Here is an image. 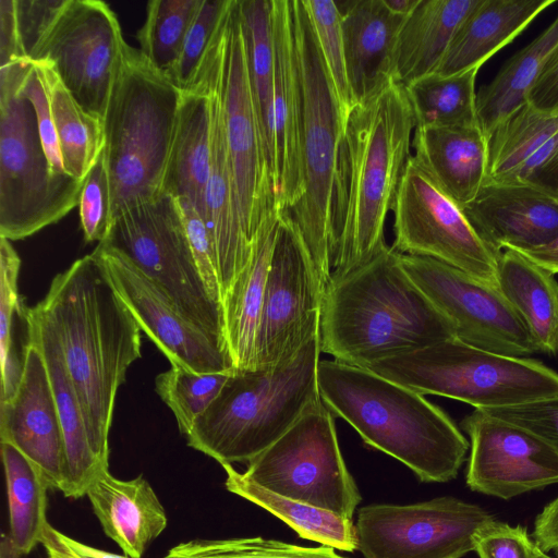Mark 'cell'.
<instances>
[{
  "label": "cell",
  "instance_id": "1",
  "mask_svg": "<svg viewBox=\"0 0 558 558\" xmlns=\"http://www.w3.org/2000/svg\"><path fill=\"white\" fill-rule=\"evenodd\" d=\"M54 332L90 447L108 466L116 396L141 357V328L92 252L56 275L34 306Z\"/></svg>",
  "mask_w": 558,
  "mask_h": 558
},
{
  "label": "cell",
  "instance_id": "2",
  "mask_svg": "<svg viewBox=\"0 0 558 558\" xmlns=\"http://www.w3.org/2000/svg\"><path fill=\"white\" fill-rule=\"evenodd\" d=\"M416 123L404 86L389 82L349 112L338 150L331 215V275L367 260L410 159Z\"/></svg>",
  "mask_w": 558,
  "mask_h": 558
},
{
  "label": "cell",
  "instance_id": "3",
  "mask_svg": "<svg viewBox=\"0 0 558 558\" xmlns=\"http://www.w3.org/2000/svg\"><path fill=\"white\" fill-rule=\"evenodd\" d=\"M456 337L451 323L384 242L364 263L330 276L323 294L320 351L368 368L380 361Z\"/></svg>",
  "mask_w": 558,
  "mask_h": 558
},
{
  "label": "cell",
  "instance_id": "4",
  "mask_svg": "<svg viewBox=\"0 0 558 558\" xmlns=\"http://www.w3.org/2000/svg\"><path fill=\"white\" fill-rule=\"evenodd\" d=\"M320 398L365 444L407 465L422 482L453 480L469 442L452 420L423 395L367 368L322 360Z\"/></svg>",
  "mask_w": 558,
  "mask_h": 558
},
{
  "label": "cell",
  "instance_id": "5",
  "mask_svg": "<svg viewBox=\"0 0 558 558\" xmlns=\"http://www.w3.org/2000/svg\"><path fill=\"white\" fill-rule=\"evenodd\" d=\"M319 333L292 359L271 368H234L186 435L187 445L221 465L250 462L320 399Z\"/></svg>",
  "mask_w": 558,
  "mask_h": 558
},
{
  "label": "cell",
  "instance_id": "6",
  "mask_svg": "<svg viewBox=\"0 0 558 558\" xmlns=\"http://www.w3.org/2000/svg\"><path fill=\"white\" fill-rule=\"evenodd\" d=\"M182 90L126 46L104 116L113 217L162 194Z\"/></svg>",
  "mask_w": 558,
  "mask_h": 558
},
{
  "label": "cell",
  "instance_id": "7",
  "mask_svg": "<svg viewBox=\"0 0 558 558\" xmlns=\"http://www.w3.org/2000/svg\"><path fill=\"white\" fill-rule=\"evenodd\" d=\"M293 16L301 84L304 194L288 214L326 287L331 275V215L345 117L303 0H293Z\"/></svg>",
  "mask_w": 558,
  "mask_h": 558
},
{
  "label": "cell",
  "instance_id": "8",
  "mask_svg": "<svg viewBox=\"0 0 558 558\" xmlns=\"http://www.w3.org/2000/svg\"><path fill=\"white\" fill-rule=\"evenodd\" d=\"M367 369L423 396L456 399L475 409L518 405L558 393V373L544 364L493 353L456 337Z\"/></svg>",
  "mask_w": 558,
  "mask_h": 558
},
{
  "label": "cell",
  "instance_id": "9",
  "mask_svg": "<svg viewBox=\"0 0 558 558\" xmlns=\"http://www.w3.org/2000/svg\"><path fill=\"white\" fill-rule=\"evenodd\" d=\"M102 243L122 253L189 319L227 345L223 308L202 279L178 198L162 193L122 209Z\"/></svg>",
  "mask_w": 558,
  "mask_h": 558
},
{
  "label": "cell",
  "instance_id": "10",
  "mask_svg": "<svg viewBox=\"0 0 558 558\" xmlns=\"http://www.w3.org/2000/svg\"><path fill=\"white\" fill-rule=\"evenodd\" d=\"M84 182L51 170L32 104L21 88L0 89V236L21 240L57 222L78 205Z\"/></svg>",
  "mask_w": 558,
  "mask_h": 558
},
{
  "label": "cell",
  "instance_id": "11",
  "mask_svg": "<svg viewBox=\"0 0 558 558\" xmlns=\"http://www.w3.org/2000/svg\"><path fill=\"white\" fill-rule=\"evenodd\" d=\"M243 475L272 493L348 519L362 500L342 458L332 412L322 398L252 459Z\"/></svg>",
  "mask_w": 558,
  "mask_h": 558
},
{
  "label": "cell",
  "instance_id": "12",
  "mask_svg": "<svg viewBox=\"0 0 558 558\" xmlns=\"http://www.w3.org/2000/svg\"><path fill=\"white\" fill-rule=\"evenodd\" d=\"M225 133L247 236L277 204L275 181L254 106L238 0H232L213 41Z\"/></svg>",
  "mask_w": 558,
  "mask_h": 558
},
{
  "label": "cell",
  "instance_id": "13",
  "mask_svg": "<svg viewBox=\"0 0 558 558\" xmlns=\"http://www.w3.org/2000/svg\"><path fill=\"white\" fill-rule=\"evenodd\" d=\"M126 46L106 2L62 0L29 59L50 62L74 99L104 119Z\"/></svg>",
  "mask_w": 558,
  "mask_h": 558
},
{
  "label": "cell",
  "instance_id": "14",
  "mask_svg": "<svg viewBox=\"0 0 558 558\" xmlns=\"http://www.w3.org/2000/svg\"><path fill=\"white\" fill-rule=\"evenodd\" d=\"M395 241L401 254L424 256L498 287V258L463 210L410 157L392 206Z\"/></svg>",
  "mask_w": 558,
  "mask_h": 558
},
{
  "label": "cell",
  "instance_id": "15",
  "mask_svg": "<svg viewBox=\"0 0 558 558\" xmlns=\"http://www.w3.org/2000/svg\"><path fill=\"white\" fill-rule=\"evenodd\" d=\"M494 518L454 497L362 507L355 524L364 558H461Z\"/></svg>",
  "mask_w": 558,
  "mask_h": 558
},
{
  "label": "cell",
  "instance_id": "16",
  "mask_svg": "<svg viewBox=\"0 0 558 558\" xmlns=\"http://www.w3.org/2000/svg\"><path fill=\"white\" fill-rule=\"evenodd\" d=\"M325 286L287 210L274 244L256 338V368L292 359L319 333Z\"/></svg>",
  "mask_w": 558,
  "mask_h": 558
},
{
  "label": "cell",
  "instance_id": "17",
  "mask_svg": "<svg viewBox=\"0 0 558 558\" xmlns=\"http://www.w3.org/2000/svg\"><path fill=\"white\" fill-rule=\"evenodd\" d=\"M402 266L451 323L456 338L513 357L537 352L524 322L498 287L437 259L401 254Z\"/></svg>",
  "mask_w": 558,
  "mask_h": 558
},
{
  "label": "cell",
  "instance_id": "18",
  "mask_svg": "<svg viewBox=\"0 0 558 558\" xmlns=\"http://www.w3.org/2000/svg\"><path fill=\"white\" fill-rule=\"evenodd\" d=\"M142 331L171 365L197 373L234 369L225 342L189 319L173 301L122 253L100 242L93 251Z\"/></svg>",
  "mask_w": 558,
  "mask_h": 558
},
{
  "label": "cell",
  "instance_id": "19",
  "mask_svg": "<svg viewBox=\"0 0 558 558\" xmlns=\"http://www.w3.org/2000/svg\"><path fill=\"white\" fill-rule=\"evenodd\" d=\"M462 427L471 440L472 490L507 500L558 483V451L536 434L478 409Z\"/></svg>",
  "mask_w": 558,
  "mask_h": 558
},
{
  "label": "cell",
  "instance_id": "20",
  "mask_svg": "<svg viewBox=\"0 0 558 558\" xmlns=\"http://www.w3.org/2000/svg\"><path fill=\"white\" fill-rule=\"evenodd\" d=\"M23 372L11 399L0 402V439L21 451L61 489L65 473L64 437L47 365L27 339Z\"/></svg>",
  "mask_w": 558,
  "mask_h": 558
},
{
  "label": "cell",
  "instance_id": "21",
  "mask_svg": "<svg viewBox=\"0 0 558 558\" xmlns=\"http://www.w3.org/2000/svg\"><path fill=\"white\" fill-rule=\"evenodd\" d=\"M275 41L274 179L277 204L291 210L304 194L301 84L293 0H272Z\"/></svg>",
  "mask_w": 558,
  "mask_h": 558
},
{
  "label": "cell",
  "instance_id": "22",
  "mask_svg": "<svg viewBox=\"0 0 558 558\" xmlns=\"http://www.w3.org/2000/svg\"><path fill=\"white\" fill-rule=\"evenodd\" d=\"M211 104L213 149L206 186V225L214 240L221 299L248 262L253 242L241 217L225 133L213 43L201 65ZM196 75V76H197Z\"/></svg>",
  "mask_w": 558,
  "mask_h": 558
},
{
  "label": "cell",
  "instance_id": "23",
  "mask_svg": "<svg viewBox=\"0 0 558 558\" xmlns=\"http://www.w3.org/2000/svg\"><path fill=\"white\" fill-rule=\"evenodd\" d=\"M480 238L498 255L548 244L558 235V202L529 183L486 181L462 208Z\"/></svg>",
  "mask_w": 558,
  "mask_h": 558
},
{
  "label": "cell",
  "instance_id": "24",
  "mask_svg": "<svg viewBox=\"0 0 558 558\" xmlns=\"http://www.w3.org/2000/svg\"><path fill=\"white\" fill-rule=\"evenodd\" d=\"M341 13L347 73L354 106L393 80V52L405 16L384 0L336 1Z\"/></svg>",
  "mask_w": 558,
  "mask_h": 558
},
{
  "label": "cell",
  "instance_id": "25",
  "mask_svg": "<svg viewBox=\"0 0 558 558\" xmlns=\"http://www.w3.org/2000/svg\"><path fill=\"white\" fill-rule=\"evenodd\" d=\"M23 316L27 339L39 348L47 365L63 432L65 473L60 490L66 497L81 498L108 466L90 447L83 412L54 332L34 307L24 308Z\"/></svg>",
  "mask_w": 558,
  "mask_h": 558
},
{
  "label": "cell",
  "instance_id": "26",
  "mask_svg": "<svg viewBox=\"0 0 558 558\" xmlns=\"http://www.w3.org/2000/svg\"><path fill=\"white\" fill-rule=\"evenodd\" d=\"M415 161L461 209L487 180V137L478 124L416 126Z\"/></svg>",
  "mask_w": 558,
  "mask_h": 558
},
{
  "label": "cell",
  "instance_id": "27",
  "mask_svg": "<svg viewBox=\"0 0 558 558\" xmlns=\"http://www.w3.org/2000/svg\"><path fill=\"white\" fill-rule=\"evenodd\" d=\"M213 149L210 96L205 78L182 90L162 192L187 199L206 222V186Z\"/></svg>",
  "mask_w": 558,
  "mask_h": 558
},
{
  "label": "cell",
  "instance_id": "28",
  "mask_svg": "<svg viewBox=\"0 0 558 558\" xmlns=\"http://www.w3.org/2000/svg\"><path fill=\"white\" fill-rule=\"evenodd\" d=\"M283 209L269 210L255 233L248 262L222 300L226 342L234 368H256V338L274 244Z\"/></svg>",
  "mask_w": 558,
  "mask_h": 558
},
{
  "label": "cell",
  "instance_id": "29",
  "mask_svg": "<svg viewBox=\"0 0 558 558\" xmlns=\"http://www.w3.org/2000/svg\"><path fill=\"white\" fill-rule=\"evenodd\" d=\"M105 534L125 556L141 558L167 527L163 506L142 476L123 481L102 472L86 493Z\"/></svg>",
  "mask_w": 558,
  "mask_h": 558
},
{
  "label": "cell",
  "instance_id": "30",
  "mask_svg": "<svg viewBox=\"0 0 558 558\" xmlns=\"http://www.w3.org/2000/svg\"><path fill=\"white\" fill-rule=\"evenodd\" d=\"M555 0H478L456 32L435 73L453 75L481 68Z\"/></svg>",
  "mask_w": 558,
  "mask_h": 558
},
{
  "label": "cell",
  "instance_id": "31",
  "mask_svg": "<svg viewBox=\"0 0 558 558\" xmlns=\"http://www.w3.org/2000/svg\"><path fill=\"white\" fill-rule=\"evenodd\" d=\"M487 150L486 181L529 183L558 151V113L526 101L490 132Z\"/></svg>",
  "mask_w": 558,
  "mask_h": 558
},
{
  "label": "cell",
  "instance_id": "32",
  "mask_svg": "<svg viewBox=\"0 0 558 558\" xmlns=\"http://www.w3.org/2000/svg\"><path fill=\"white\" fill-rule=\"evenodd\" d=\"M478 0H420L393 52V80L403 86L435 73L456 32Z\"/></svg>",
  "mask_w": 558,
  "mask_h": 558
},
{
  "label": "cell",
  "instance_id": "33",
  "mask_svg": "<svg viewBox=\"0 0 558 558\" xmlns=\"http://www.w3.org/2000/svg\"><path fill=\"white\" fill-rule=\"evenodd\" d=\"M498 288L524 322L537 349L558 353V283L554 275L521 253L498 258Z\"/></svg>",
  "mask_w": 558,
  "mask_h": 558
},
{
  "label": "cell",
  "instance_id": "34",
  "mask_svg": "<svg viewBox=\"0 0 558 558\" xmlns=\"http://www.w3.org/2000/svg\"><path fill=\"white\" fill-rule=\"evenodd\" d=\"M226 488L267 510L292 527L300 537L333 549L352 553L359 539L352 519L331 511L287 498L247 480L231 464H223Z\"/></svg>",
  "mask_w": 558,
  "mask_h": 558
},
{
  "label": "cell",
  "instance_id": "35",
  "mask_svg": "<svg viewBox=\"0 0 558 558\" xmlns=\"http://www.w3.org/2000/svg\"><path fill=\"white\" fill-rule=\"evenodd\" d=\"M1 457L10 519L9 553L19 558L43 543L49 524L47 490L51 487L41 471L12 445L1 442Z\"/></svg>",
  "mask_w": 558,
  "mask_h": 558
},
{
  "label": "cell",
  "instance_id": "36",
  "mask_svg": "<svg viewBox=\"0 0 558 558\" xmlns=\"http://www.w3.org/2000/svg\"><path fill=\"white\" fill-rule=\"evenodd\" d=\"M558 45V15L527 46L512 56L476 94L477 124L487 137L508 116L526 102L546 59Z\"/></svg>",
  "mask_w": 558,
  "mask_h": 558
},
{
  "label": "cell",
  "instance_id": "37",
  "mask_svg": "<svg viewBox=\"0 0 558 558\" xmlns=\"http://www.w3.org/2000/svg\"><path fill=\"white\" fill-rule=\"evenodd\" d=\"M238 8L254 106L264 148L274 174L275 41L272 0H238Z\"/></svg>",
  "mask_w": 558,
  "mask_h": 558
},
{
  "label": "cell",
  "instance_id": "38",
  "mask_svg": "<svg viewBox=\"0 0 558 558\" xmlns=\"http://www.w3.org/2000/svg\"><path fill=\"white\" fill-rule=\"evenodd\" d=\"M40 63L65 172L84 182L105 148L104 119L85 110L65 88L48 61Z\"/></svg>",
  "mask_w": 558,
  "mask_h": 558
},
{
  "label": "cell",
  "instance_id": "39",
  "mask_svg": "<svg viewBox=\"0 0 558 558\" xmlns=\"http://www.w3.org/2000/svg\"><path fill=\"white\" fill-rule=\"evenodd\" d=\"M480 68L453 75L432 73L404 89L416 126L477 124L475 80Z\"/></svg>",
  "mask_w": 558,
  "mask_h": 558
},
{
  "label": "cell",
  "instance_id": "40",
  "mask_svg": "<svg viewBox=\"0 0 558 558\" xmlns=\"http://www.w3.org/2000/svg\"><path fill=\"white\" fill-rule=\"evenodd\" d=\"M201 0H151L137 34L143 56L167 74L177 61Z\"/></svg>",
  "mask_w": 558,
  "mask_h": 558
},
{
  "label": "cell",
  "instance_id": "41",
  "mask_svg": "<svg viewBox=\"0 0 558 558\" xmlns=\"http://www.w3.org/2000/svg\"><path fill=\"white\" fill-rule=\"evenodd\" d=\"M232 371L197 373L171 365L156 377V391L174 414L181 434L186 436L191 432L195 421L217 398Z\"/></svg>",
  "mask_w": 558,
  "mask_h": 558
},
{
  "label": "cell",
  "instance_id": "42",
  "mask_svg": "<svg viewBox=\"0 0 558 558\" xmlns=\"http://www.w3.org/2000/svg\"><path fill=\"white\" fill-rule=\"evenodd\" d=\"M21 259L10 243L0 236V356L1 398H12L20 381L24 357H19L13 340L14 314H22L24 306L17 290Z\"/></svg>",
  "mask_w": 558,
  "mask_h": 558
},
{
  "label": "cell",
  "instance_id": "43",
  "mask_svg": "<svg viewBox=\"0 0 558 558\" xmlns=\"http://www.w3.org/2000/svg\"><path fill=\"white\" fill-rule=\"evenodd\" d=\"M165 558H345L329 546L304 547L255 537L193 539L169 549Z\"/></svg>",
  "mask_w": 558,
  "mask_h": 558
},
{
  "label": "cell",
  "instance_id": "44",
  "mask_svg": "<svg viewBox=\"0 0 558 558\" xmlns=\"http://www.w3.org/2000/svg\"><path fill=\"white\" fill-rule=\"evenodd\" d=\"M312 21L323 59L347 119L354 107L349 85L341 13L331 0H303Z\"/></svg>",
  "mask_w": 558,
  "mask_h": 558
},
{
  "label": "cell",
  "instance_id": "45",
  "mask_svg": "<svg viewBox=\"0 0 558 558\" xmlns=\"http://www.w3.org/2000/svg\"><path fill=\"white\" fill-rule=\"evenodd\" d=\"M232 0H201L180 54L166 75L181 89L190 88Z\"/></svg>",
  "mask_w": 558,
  "mask_h": 558
},
{
  "label": "cell",
  "instance_id": "46",
  "mask_svg": "<svg viewBox=\"0 0 558 558\" xmlns=\"http://www.w3.org/2000/svg\"><path fill=\"white\" fill-rule=\"evenodd\" d=\"M77 206L85 241L102 242L113 220L111 182L104 150L85 179Z\"/></svg>",
  "mask_w": 558,
  "mask_h": 558
},
{
  "label": "cell",
  "instance_id": "47",
  "mask_svg": "<svg viewBox=\"0 0 558 558\" xmlns=\"http://www.w3.org/2000/svg\"><path fill=\"white\" fill-rule=\"evenodd\" d=\"M21 92L29 100L36 112L41 144L51 170L57 174H68L60 154L47 81L39 62L33 63L26 74Z\"/></svg>",
  "mask_w": 558,
  "mask_h": 558
},
{
  "label": "cell",
  "instance_id": "48",
  "mask_svg": "<svg viewBox=\"0 0 558 558\" xmlns=\"http://www.w3.org/2000/svg\"><path fill=\"white\" fill-rule=\"evenodd\" d=\"M189 242L206 289L213 300L222 305L213 236L197 209L184 198H178Z\"/></svg>",
  "mask_w": 558,
  "mask_h": 558
},
{
  "label": "cell",
  "instance_id": "49",
  "mask_svg": "<svg viewBox=\"0 0 558 558\" xmlns=\"http://www.w3.org/2000/svg\"><path fill=\"white\" fill-rule=\"evenodd\" d=\"M478 410L526 428L558 451V393L518 405Z\"/></svg>",
  "mask_w": 558,
  "mask_h": 558
},
{
  "label": "cell",
  "instance_id": "50",
  "mask_svg": "<svg viewBox=\"0 0 558 558\" xmlns=\"http://www.w3.org/2000/svg\"><path fill=\"white\" fill-rule=\"evenodd\" d=\"M535 543L525 527L493 520L476 536L480 558H534Z\"/></svg>",
  "mask_w": 558,
  "mask_h": 558
},
{
  "label": "cell",
  "instance_id": "51",
  "mask_svg": "<svg viewBox=\"0 0 558 558\" xmlns=\"http://www.w3.org/2000/svg\"><path fill=\"white\" fill-rule=\"evenodd\" d=\"M526 101L538 111L558 113V45L546 59Z\"/></svg>",
  "mask_w": 558,
  "mask_h": 558
},
{
  "label": "cell",
  "instance_id": "52",
  "mask_svg": "<svg viewBox=\"0 0 558 558\" xmlns=\"http://www.w3.org/2000/svg\"><path fill=\"white\" fill-rule=\"evenodd\" d=\"M533 539L538 549L545 554L551 551L558 558V497L536 517Z\"/></svg>",
  "mask_w": 558,
  "mask_h": 558
},
{
  "label": "cell",
  "instance_id": "53",
  "mask_svg": "<svg viewBox=\"0 0 558 558\" xmlns=\"http://www.w3.org/2000/svg\"><path fill=\"white\" fill-rule=\"evenodd\" d=\"M529 184L558 202V151L534 174Z\"/></svg>",
  "mask_w": 558,
  "mask_h": 558
},
{
  "label": "cell",
  "instance_id": "54",
  "mask_svg": "<svg viewBox=\"0 0 558 558\" xmlns=\"http://www.w3.org/2000/svg\"><path fill=\"white\" fill-rule=\"evenodd\" d=\"M519 253L553 275L558 274V235L546 245Z\"/></svg>",
  "mask_w": 558,
  "mask_h": 558
},
{
  "label": "cell",
  "instance_id": "55",
  "mask_svg": "<svg viewBox=\"0 0 558 558\" xmlns=\"http://www.w3.org/2000/svg\"><path fill=\"white\" fill-rule=\"evenodd\" d=\"M57 536L59 539L74 554L80 556L81 558H132L129 556L118 555L114 553H109L99 548L92 547L89 545L83 544L78 541H75L58 530H56Z\"/></svg>",
  "mask_w": 558,
  "mask_h": 558
},
{
  "label": "cell",
  "instance_id": "56",
  "mask_svg": "<svg viewBox=\"0 0 558 558\" xmlns=\"http://www.w3.org/2000/svg\"><path fill=\"white\" fill-rule=\"evenodd\" d=\"M47 551V555H51L56 558H81L69 549L57 536L56 529L50 524L46 527L44 539L41 543Z\"/></svg>",
  "mask_w": 558,
  "mask_h": 558
},
{
  "label": "cell",
  "instance_id": "57",
  "mask_svg": "<svg viewBox=\"0 0 558 558\" xmlns=\"http://www.w3.org/2000/svg\"><path fill=\"white\" fill-rule=\"evenodd\" d=\"M386 5L396 14L409 16L418 4L420 0H384Z\"/></svg>",
  "mask_w": 558,
  "mask_h": 558
},
{
  "label": "cell",
  "instance_id": "58",
  "mask_svg": "<svg viewBox=\"0 0 558 558\" xmlns=\"http://www.w3.org/2000/svg\"><path fill=\"white\" fill-rule=\"evenodd\" d=\"M534 558H554L547 554H545L544 551H542L541 549H538L535 545V549H534Z\"/></svg>",
  "mask_w": 558,
  "mask_h": 558
},
{
  "label": "cell",
  "instance_id": "59",
  "mask_svg": "<svg viewBox=\"0 0 558 558\" xmlns=\"http://www.w3.org/2000/svg\"><path fill=\"white\" fill-rule=\"evenodd\" d=\"M48 558H56V557H53V556H51V555H48Z\"/></svg>",
  "mask_w": 558,
  "mask_h": 558
}]
</instances>
